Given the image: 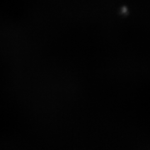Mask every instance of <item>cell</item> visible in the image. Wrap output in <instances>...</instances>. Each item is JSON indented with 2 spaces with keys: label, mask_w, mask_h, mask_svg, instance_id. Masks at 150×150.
<instances>
[]
</instances>
